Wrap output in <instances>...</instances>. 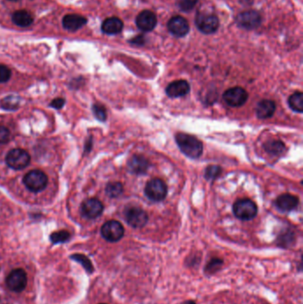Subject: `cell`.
Masks as SVG:
<instances>
[{
	"label": "cell",
	"mask_w": 303,
	"mask_h": 304,
	"mask_svg": "<svg viewBox=\"0 0 303 304\" xmlns=\"http://www.w3.org/2000/svg\"><path fill=\"white\" fill-rule=\"evenodd\" d=\"M175 140L181 152L189 158L196 159L202 155V143L193 135L180 133L176 135Z\"/></svg>",
	"instance_id": "1"
},
{
	"label": "cell",
	"mask_w": 303,
	"mask_h": 304,
	"mask_svg": "<svg viewBox=\"0 0 303 304\" xmlns=\"http://www.w3.org/2000/svg\"><path fill=\"white\" fill-rule=\"evenodd\" d=\"M233 213L237 219L242 221H249L256 216L258 208L256 204L251 199H239L233 206Z\"/></svg>",
	"instance_id": "2"
},
{
	"label": "cell",
	"mask_w": 303,
	"mask_h": 304,
	"mask_svg": "<svg viewBox=\"0 0 303 304\" xmlns=\"http://www.w3.org/2000/svg\"><path fill=\"white\" fill-rule=\"evenodd\" d=\"M23 184L32 192H40L48 184V178L40 170H32L23 178Z\"/></svg>",
	"instance_id": "3"
},
{
	"label": "cell",
	"mask_w": 303,
	"mask_h": 304,
	"mask_svg": "<svg viewBox=\"0 0 303 304\" xmlns=\"http://www.w3.org/2000/svg\"><path fill=\"white\" fill-rule=\"evenodd\" d=\"M195 23L199 31L206 35L215 33L220 25V22L216 15L204 13H199L196 15Z\"/></svg>",
	"instance_id": "4"
},
{
	"label": "cell",
	"mask_w": 303,
	"mask_h": 304,
	"mask_svg": "<svg viewBox=\"0 0 303 304\" xmlns=\"http://www.w3.org/2000/svg\"><path fill=\"white\" fill-rule=\"evenodd\" d=\"M144 192L148 199L159 202L164 200L167 195V186L163 180L156 178L147 183Z\"/></svg>",
	"instance_id": "5"
},
{
	"label": "cell",
	"mask_w": 303,
	"mask_h": 304,
	"mask_svg": "<svg viewBox=\"0 0 303 304\" xmlns=\"http://www.w3.org/2000/svg\"><path fill=\"white\" fill-rule=\"evenodd\" d=\"M6 162L9 167L15 170L25 168L30 164V157L26 150L22 149H14L7 155Z\"/></svg>",
	"instance_id": "6"
},
{
	"label": "cell",
	"mask_w": 303,
	"mask_h": 304,
	"mask_svg": "<svg viewBox=\"0 0 303 304\" xmlns=\"http://www.w3.org/2000/svg\"><path fill=\"white\" fill-rule=\"evenodd\" d=\"M7 285L8 288L15 292V293H21L26 288L28 278H27L26 272L23 269H15L12 270L11 272L7 278Z\"/></svg>",
	"instance_id": "7"
},
{
	"label": "cell",
	"mask_w": 303,
	"mask_h": 304,
	"mask_svg": "<svg viewBox=\"0 0 303 304\" xmlns=\"http://www.w3.org/2000/svg\"><path fill=\"white\" fill-rule=\"evenodd\" d=\"M236 23L244 30H255L262 23V16L255 10H247L237 15Z\"/></svg>",
	"instance_id": "8"
},
{
	"label": "cell",
	"mask_w": 303,
	"mask_h": 304,
	"mask_svg": "<svg viewBox=\"0 0 303 304\" xmlns=\"http://www.w3.org/2000/svg\"><path fill=\"white\" fill-rule=\"evenodd\" d=\"M125 219L129 225L135 229H139L146 225L148 214L141 207H128L125 210Z\"/></svg>",
	"instance_id": "9"
},
{
	"label": "cell",
	"mask_w": 303,
	"mask_h": 304,
	"mask_svg": "<svg viewBox=\"0 0 303 304\" xmlns=\"http://www.w3.org/2000/svg\"><path fill=\"white\" fill-rule=\"evenodd\" d=\"M101 236L109 242H117L124 236L125 229L119 222L117 221H109L105 222L101 229Z\"/></svg>",
	"instance_id": "10"
},
{
	"label": "cell",
	"mask_w": 303,
	"mask_h": 304,
	"mask_svg": "<svg viewBox=\"0 0 303 304\" xmlns=\"http://www.w3.org/2000/svg\"><path fill=\"white\" fill-rule=\"evenodd\" d=\"M223 99L228 105L231 107H241L247 102L248 94L242 87H233L225 92L223 94Z\"/></svg>",
	"instance_id": "11"
},
{
	"label": "cell",
	"mask_w": 303,
	"mask_h": 304,
	"mask_svg": "<svg viewBox=\"0 0 303 304\" xmlns=\"http://www.w3.org/2000/svg\"><path fill=\"white\" fill-rule=\"evenodd\" d=\"M167 29L170 33L176 38L185 37L190 31V25L187 20L180 15L173 16L167 23Z\"/></svg>",
	"instance_id": "12"
},
{
	"label": "cell",
	"mask_w": 303,
	"mask_h": 304,
	"mask_svg": "<svg viewBox=\"0 0 303 304\" xmlns=\"http://www.w3.org/2000/svg\"><path fill=\"white\" fill-rule=\"evenodd\" d=\"M157 15L150 10L141 12L136 17V25L144 32L153 30L157 26Z\"/></svg>",
	"instance_id": "13"
},
{
	"label": "cell",
	"mask_w": 303,
	"mask_h": 304,
	"mask_svg": "<svg viewBox=\"0 0 303 304\" xmlns=\"http://www.w3.org/2000/svg\"><path fill=\"white\" fill-rule=\"evenodd\" d=\"M83 214L89 219L99 217L103 212L102 203L96 199H89L83 203Z\"/></svg>",
	"instance_id": "14"
},
{
	"label": "cell",
	"mask_w": 303,
	"mask_h": 304,
	"mask_svg": "<svg viewBox=\"0 0 303 304\" xmlns=\"http://www.w3.org/2000/svg\"><path fill=\"white\" fill-rule=\"evenodd\" d=\"M190 84L186 80H176L169 84L165 89V93L169 97L178 98L185 96L190 93Z\"/></svg>",
	"instance_id": "15"
},
{
	"label": "cell",
	"mask_w": 303,
	"mask_h": 304,
	"mask_svg": "<svg viewBox=\"0 0 303 304\" xmlns=\"http://www.w3.org/2000/svg\"><path fill=\"white\" fill-rule=\"evenodd\" d=\"M150 167V163L146 158L141 155L133 156L128 161V168L135 174H144Z\"/></svg>",
	"instance_id": "16"
},
{
	"label": "cell",
	"mask_w": 303,
	"mask_h": 304,
	"mask_svg": "<svg viewBox=\"0 0 303 304\" xmlns=\"http://www.w3.org/2000/svg\"><path fill=\"white\" fill-rule=\"evenodd\" d=\"M87 20L82 15L71 14L65 15L63 20V25L64 29L71 31H76L86 25Z\"/></svg>",
	"instance_id": "17"
},
{
	"label": "cell",
	"mask_w": 303,
	"mask_h": 304,
	"mask_svg": "<svg viewBox=\"0 0 303 304\" xmlns=\"http://www.w3.org/2000/svg\"><path fill=\"white\" fill-rule=\"evenodd\" d=\"M299 199L292 194H283L277 198L276 201L277 207L284 212L292 211L298 207Z\"/></svg>",
	"instance_id": "18"
},
{
	"label": "cell",
	"mask_w": 303,
	"mask_h": 304,
	"mask_svg": "<svg viewBox=\"0 0 303 304\" xmlns=\"http://www.w3.org/2000/svg\"><path fill=\"white\" fill-rule=\"evenodd\" d=\"M124 23L117 17H110L105 20L101 25L102 32L108 35H116L123 30Z\"/></svg>",
	"instance_id": "19"
},
{
	"label": "cell",
	"mask_w": 303,
	"mask_h": 304,
	"mask_svg": "<svg viewBox=\"0 0 303 304\" xmlns=\"http://www.w3.org/2000/svg\"><path fill=\"white\" fill-rule=\"evenodd\" d=\"M276 111V103L271 100H262L256 108V114L259 118L266 119L273 116Z\"/></svg>",
	"instance_id": "20"
},
{
	"label": "cell",
	"mask_w": 303,
	"mask_h": 304,
	"mask_svg": "<svg viewBox=\"0 0 303 304\" xmlns=\"http://www.w3.org/2000/svg\"><path fill=\"white\" fill-rule=\"evenodd\" d=\"M12 20L15 25L25 28V27L30 26L33 23L34 17L30 12L26 10H19L14 13V15L12 16Z\"/></svg>",
	"instance_id": "21"
},
{
	"label": "cell",
	"mask_w": 303,
	"mask_h": 304,
	"mask_svg": "<svg viewBox=\"0 0 303 304\" xmlns=\"http://www.w3.org/2000/svg\"><path fill=\"white\" fill-rule=\"evenodd\" d=\"M264 149L268 153L274 155V156H278V155L284 153V151L285 150V146H284V143L280 142V141L272 140V141H270V142H268V143L264 144Z\"/></svg>",
	"instance_id": "22"
},
{
	"label": "cell",
	"mask_w": 303,
	"mask_h": 304,
	"mask_svg": "<svg viewBox=\"0 0 303 304\" xmlns=\"http://www.w3.org/2000/svg\"><path fill=\"white\" fill-rule=\"evenodd\" d=\"M290 108L296 112L301 113L303 111V94L301 92H296L292 94L288 99Z\"/></svg>",
	"instance_id": "23"
},
{
	"label": "cell",
	"mask_w": 303,
	"mask_h": 304,
	"mask_svg": "<svg viewBox=\"0 0 303 304\" xmlns=\"http://www.w3.org/2000/svg\"><path fill=\"white\" fill-rule=\"evenodd\" d=\"M20 103H21L20 98L15 96V95L8 96L0 101L1 107L7 110H15V109H18Z\"/></svg>",
	"instance_id": "24"
},
{
	"label": "cell",
	"mask_w": 303,
	"mask_h": 304,
	"mask_svg": "<svg viewBox=\"0 0 303 304\" xmlns=\"http://www.w3.org/2000/svg\"><path fill=\"white\" fill-rule=\"evenodd\" d=\"M122 192L123 185L117 181L110 183L106 187V194L109 196V198H117L122 194Z\"/></svg>",
	"instance_id": "25"
},
{
	"label": "cell",
	"mask_w": 303,
	"mask_h": 304,
	"mask_svg": "<svg viewBox=\"0 0 303 304\" xmlns=\"http://www.w3.org/2000/svg\"><path fill=\"white\" fill-rule=\"evenodd\" d=\"M71 237V234L68 232L67 230H60L57 232L52 233L50 236V239L53 244H60L67 242Z\"/></svg>",
	"instance_id": "26"
},
{
	"label": "cell",
	"mask_w": 303,
	"mask_h": 304,
	"mask_svg": "<svg viewBox=\"0 0 303 304\" xmlns=\"http://www.w3.org/2000/svg\"><path fill=\"white\" fill-rule=\"evenodd\" d=\"M71 258L77 261L78 263H81V265L85 268V270L87 272L92 273L94 271V266H93V264L91 263L90 260L88 259L84 255H73V256H71Z\"/></svg>",
	"instance_id": "27"
},
{
	"label": "cell",
	"mask_w": 303,
	"mask_h": 304,
	"mask_svg": "<svg viewBox=\"0 0 303 304\" xmlns=\"http://www.w3.org/2000/svg\"><path fill=\"white\" fill-rule=\"evenodd\" d=\"M221 173V168L219 165H209L205 171V176L207 180H215L220 176Z\"/></svg>",
	"instance_id": "28"
},
{
	"label": "cell",
	"mask_w": 303,
	"mask_h": 304,
	"mask_svg": "<svg viewBox=\"0 0 303 304\" xmlns=\"http://www.w3.org/2000/svg\"><path fill=\"white\" fill-rule=\"evenodd\" d=\"M93 112L98 120L105 121L107 118V112L103 106L101 104H94L93 106Z\"/></svg>",
	"instance_id": "29"
},
{
	"label": "cell",
	"mask_w": 303,
	"mask_h": 304,
	"mask_svg": "<svg viewBox=\"0 0 303 304\" xmlns=\"http://www.w3.org/2000/svg\"><path fill=\"white\" fill-rule=\"evenodd\" d=\"M222 261L220 259H213L210 261L209 263L206 265V271L208 272L209 274H213L214 272H216L220 270L221 265H222Z\"/></svg>",
	"instance_id": "30"
},
{
	"label": "cell",
	"mask_w": 303,
	"mask_h": 304,
	"mask_svg": "<svg viewBox=\"0 0 303 304\" xmlns=\"http://www.w3.org/2000/svg\"><path fill=\"white\" fill-rule=\"evenodd\" d=\"M199 0H179V8L183 12H190L195 8Z\"/></svg>",
	"instance_id": "31"
},
{
	"label": "cell",
	"mask_w": 303,
	"mask_h": 304,
	"mask_svg": "<svg viewBox=\"0 0 303 304\" xmlns=\"http://www.w3.org/2000/svg\"><path fill=\"white\" fill-rule=\"evenodd\" d=\"M12 72L6 65L0 64V83L8 82L11 78Z\"/></svg>",
	"instance_id": "32"
},
{
	"label": "cell",
	"mask_w": 303,
	"mask_h": 304,
	"mask_svg": "<svg viewBox=\"0 0 303 304\" xmlns=\"http://www.w3.org/2000/svg\"><path fill=\"white\" fill-rule=\"evenodd\" d=\"M9 140H10V132L6 127L0 126V144L8 143Z\"/></svg>",
	"instance_id": "33"
},
{
	"label": "cell",
	"mask_w": 303,
	"mask_h": 304,
	"mask_svg": "<svg viewBox=\"0 0 303 304\" xmlns=\"http://www.w3.org/2000/svg\"><path fill=\"white\" fill-rule=\"evenodd\" d=\"M64 104H65L64 99H63V98H56V99H54L51 102L50 105L52 106V108H54V109H60L64 107Z\"/></svg>",
	"instance_id": "34"
},
{
	"label": "cell",
	"mask_w": 303,
	"mask_h": 304,
	"mask_svg": "<svg viewBox=\"0 0 303 304\" xmlns=\"http://www.w3.org/2000/svg\"><path fill=\"white\" fill-rule=\"evenodd\" d=\"M132 44H135L137 45H142L145 43V38L143 35H139L137 37L133 38L131 41Z\"/></svg>",
	"instance_id": "35"
},
{
	"label": "cell",
	"mask_w": 303,
	"mask_h": 304,
	"mask_svg": "<svg viewBox=\"0 0 303 304\" xmlns=\"http://www.w3.org/2000/svg\"><path fill=\"white\" fill-rule=\"evenodd\" d=\"M181 304H196L195 303L194 301H193V300H186V301H184V302H183V303Z\"/></svg>",
	"instance_id": "36"
},
{
	"label": "cell",
	"mask_w": 303,
	"mask_h": 304,
	"mask_svg": "<svg viewBox=\"0 0 303 304\" xmlns=\"http://www.w3.org/2000/svg\"><path fill=\"white\" fill-rule=\"evenodd\" d=\"M9 1H14V2H17V1H20V0H9Z\"/></svg>",
	"instance_id": "37"
},
{
	"label": "cell",
	"mask_w": 303,
	"mask_h": 304,
	"mask_svg": "<svg viewBox=\"0 0 303 304\" xmlns=\"http://www.w3.org/2000/svg\"><path fill=\"white\" fill-rule=\"evenodd\" d=\"M101 304H106V303H101Z\"/></svg>",
	"instance_id": "38"
}]
</instances>
